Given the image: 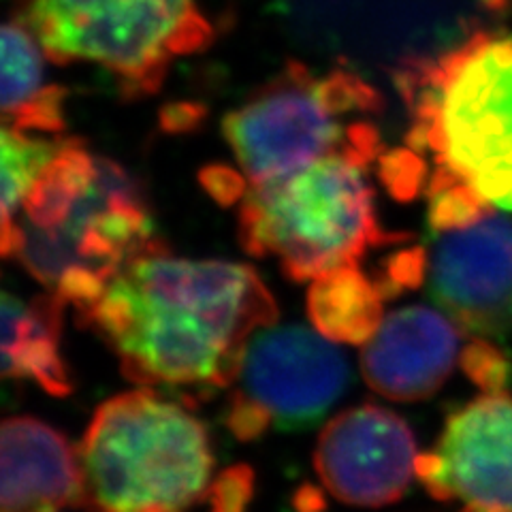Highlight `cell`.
Wrapping results in <instances>:
<instances>
[{
  "label": "cell",
  "instance_id": "obj_10",
  "mask_svg": "<svg viewBox=\"0 0 512 512\" xmlns=\"http://www.w3.org/2000/svg\"><path fill=\"white\" fill-rule=\"evenodd\" d=\"M416 440L402 416L363 404L340 412L320 431L314 468L344 504L380 508L404 498L416 461Z\"/></svg>",
  "mask_w": 512,
  "mask_h": 512
},
{
  "label": "cell",
  "instance_id": "obj_17",
  "mask_svg": "<svg viewBox=\"0 0 512 512\" xmlns=\"http://www.w3.org/2000/svg\"><path fill=\"white\" fill-rule=\"evenodd\" d=\"M62 139L30 137L26 131L3 126L0 133V160H3V224L20 212L26 192L37 182L41 171L60 150Z\"/></svg>",
  "mask_w": 512,
  "mask_h": 512
},
{
  "label": "cell",
  "instance_id": "obj_15",
  "mask_svg": "<svg viewBox=\"0 0 512 512\" xmlns=\"http://www.w3.org/2000/svg\"><path fill=\"white\" fill-rule=\"evenodd\" d=\"M45 52L35 32L18 18L3 26V126L62 133L67 90L45 75Z\"/></svg>",
  "mask_w": 512,
  "mask_h": 512
},
{
  "label": "cell",
  "instance_id": "obj_8",
  "mask_svg": "<svg viewBox=\"0 0 512 512\" xmlns=\"http://www.w3.org/2000/svg\"><path fill=\"white\" fill-rule=\"evenodd\" d=\"M414 472L434 500L461 502L459 512H512V397L485 393L448 414Z\"/></svg>",
  "mask_w": 512,
  "mask_h": 512
},
{
  "label": "cell",
  "instance_id": "obj_2",
  "mask_svg": "<svg viewBox=\"0 0 512 512\" xmlns=\"http://www.w3.org/2000/svg\"><path fill=\"white\" fill-rule=\"evenodd\" d=\"M395 82L412 152L512 212V35L474 32L438 56L406 60Z\"/></svg>",
  "mask_w": 512,
  "mask_h": 512
},
{
  "label": "cell",
  "instance_id": "obj_18",
  "mask_svg": "<svg viewBox=\"0 0 512 512\" xmlns=\"http://www.w3.org/2000/svg\"><path fill=\"white\" fill-rule=\"evenodd\" d=\"M459 365L463 374L483 393H508V384L512 380V363L504 355V350L487 338H476L466 344V348L459 355Z\"/></svg>",
  "mask_w": 512,
  "mask_h": 512
},
{
  "label": "cell",
  "instance_id": "obj_9",
  "mask_svg": "<svg viewBox=\"0 0 512 512\" xmlns=\"http://www.w3.org/2000/svg\"><path fill=\"white\" fill-rule=\"evenodd\" d=\"M427 288L461 331L512 333V216L493 210L468 227L434 233Z\"/></svg>",
  "mask_w": 512,
  "mask_h": 512
},
{
  "label": "cell",
  "instance_id": "obj_7",
  "mask_svg": "<svg viewBox=\"0 0 512 512\" xmlns=\"http://www.w3.org/2000/svg\"><path fill=\"white\" fill-rule=\"evenodd\" d=\"M22 20L50 62L96 64L137 96L214 41L197 0H26Z\"/></svg>",
  "mask_w": 512,
  "mask_h": 512
},
{
  "label": "cell",
  "instance_id": "obj_14",
  "mask_svg": "<svg viewBox=\"0 0 512 512\" xmlns=\"http://www.w3.org/2000/svg\"><path fill=\"white\" fill-rule=\"evenodd\" d=\"M64 301L56 293L24 303L3 293V352L0 372L13 380H32L54 397L73 393V380L60 355Z\"/></svg>",
  "mask_w": 512,
  "mask_h": 512
},
{
  "label": "cell",
  "instance_id": "obj_6",
  "mask_svg": "<svg viewBox=\"0 0 512 512\" xmlns=\"http://www.w3.org/2000/svg\"><path fill=\"white\" fill-rule=\"evenodd\" d=\"M160 246L141 188L114 160L96 156L90 173L43 224L3 227V256L82 312L120 271Z\"/></svg>",
  "mask_w": 512,
  "mask_h": 512
},
{
  "label": "cell",
  "instance_id": "obj_22",
  "mask_svg": "<svg viewBox=\"0 0 512 512\" xmlns=\"http://www.w3.org/2000/svg\"><path fill=\"white\" fill-rule=\"evenodd\" d=\"M327 500L325 493L320 491L318 487L306 483L301 485L295 493H293V508L295 512H325Z\"/></svg>",
  "mask_w": 512,
  "mask_h": 512
},
{
  "label": "cell",
  "instance_id": "obj_1",
  "mask_svg": "<svg viewBox=\"0 0 512 512\" xmlns=\"http://www.w3.org/2000/svg\"><path fill=\"white\" fill-rule=\"evenodd\" d=\"M278 314L252 267L178 259L160 246L128 263L75 318L111 348L126 380L224 389L242 374L254 333Z\"/></svg>",
  "mask_w": 512,
  "mask_h": 512
},
{
  "label": "cell",
  "instance_id": "obj_16",
  "mask_svg": "<svg viewBox=\"0 0 512 512\" xmlns=\"http://www.w3.org/2000/svg\"><path fill=\"white\" fill-rule=\"evenodd\" d=\"M384 297L376 280L359 265L331 269L312 280L308 291V316L314 329L331 342L363 346L384 320Z\"/></svg>",
  "mask_w": 512,
  "mask_h": 512
},
{
  "label": "cell",
  "instance_id": "obj_20",
  "mask_svg": "<svg viewBox=\"0 0 512 512\" xmlns=\"http://www.w3.org/2000/svg\"><path fill=\"white\" fill-rule=\"evenodd\" d=\"M256 474L246 463H237L222 470L218 478L207 489V504L210 512H248L254 500Z\"/></svg>",
  "mask_w": 512,
  "mask_h": 512
},
{
  "label": "cell",
  "instance_id": "obj_13",
  "mask_svg": "<svg viewBox=\"0 0 512 512\" xmlns=\"http://www.w3.org/2000/svg\"><path fill=\"white\" fill-rule=\"evenodd\" d=\"M0 512H56L84 506L77 448L35 416H11L0 431Z\"/></svg>",
  "mask_w": 512,
  "mask_h": 512
},
{
  "label": "cell",
  "instance_id": "obj_21",
  "mask_svg": "<svg viewBox=\"0 0 512 512\" xmlns=\"http://www.w3.org/2000/svg\"><path fill=\"white\" fill-rule=\"evenodd\" d=\"M224 425L239 442H254L274 427V416L244 389H239L229 397V406L227 412H224Z\"/></svg>",
  "mask_w": 512,
  "mask_h": 512
},
{
  "label": "cell",
  "instance_id": "obj_19",
  "mask_svg": "<svg viewBox=\"0 0 512 512\" xmlns=\"http://www.w3.org/2000/svg\"><path fill=\"white\" fill-rule=\"evenodd\" d=\"M427 265L429 254L423 246L393 254L391 259L384 263L378 278H374L384 301H389L406 291H412V288H419L427 278Z\"/></svg>",
  "mask_w": 512,
  "mask_h": 512
},
{
  "label": "cell",
  "instance_id": "obj_12",
  "mask_svg": "<svg viewBox=\"0 0 512 512\" xmlns=\"http://www.w3.org/2000/svg\"><path fill=\"white\" fill-rule=\"evenodd\" d=\"M459 359V327L427 306L384 316L361 352L367 387L395 402H419L440 391Z\"/></svg>",
  "mask_w": 512,
  "mask_h": 512
},
{
  "label": "cell",
  "instance_id": "obj_4",
  "mask_svg": "<svg viewBox=\"0 0 512 512\" xmlns=\"http://www.w3.org/2000/svg\"><path fill=\"white\" fill-rule=\"evenodd\" d=\"M372 163L327 156L263 184L239 199V242L252 256H274L286 278L312 282L331 269L397 242L376 216Z\"/></svg>",
  "mask_w": 512,
  "mask_h": 512
},
{
  "label": "cell",
  "instance_id": "obj_3",
  "mask_svg": "<svg viewBox=\"0 0 512 512\" xmlns=\"http://www.w3.org/2000/svg\"><path fill=\"white\" fill-rule=\"evenodd\" d=\"M77 453L88 512H182L205 498L214 472L203 421L152 389L103 402Z\"/></svg>",
  "mask_w": 512,
  "mask_h": 512
},
{
  "label": "cell",
  "instance_id": "obj_11",
  "mask_svg": "<svg viewBox=\"0 0 512 512\" xmlns=\"http://www.w3.org/2000/svg\"><path fill=\"white\" fill-rule=\"evenodd\" d=\"M308 327H265L250 340L242 378L254 397L284 429L316 425L350 384L340 348Z\"/></svg>",
  "mask_w": 512,
  "mask_h": 512
},
{
  "label": "cell",
  "instance_id": "obj_5",
  "mask_svg": "<svg viewBox=\"0 0 512 512\" xmlns=\"http://www.w3.org/2000/svg\"><path fill=\"white\" fill-rule=\"evenodd\" d=\"M380 109V94L357 73L316 75L291 62L224 118L222 133L254 186L327 156L374 163L382 146L370 116Z\"/></svg>",
  "mask_w": 512,
  "mask_h": 512
}]
</instances>
